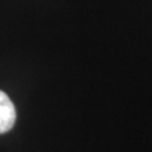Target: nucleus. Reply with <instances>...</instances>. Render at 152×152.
I'll return each mask as SVG.
<instances>
[{"label":"nucleus","mask_w":152,"mask_h":152,"mask_svg":"<svg viewBox=\"0 0 152 152\" xmlns=\"http://www.w3.org/2000/svg\"><path fill=\"white\" fill-rule=\"evenodd\" d=\"M16 123V107L10 97L0 90V134H4L13 128Z\"/></svg>","instance_id":"obj_1"}]
</instances>
